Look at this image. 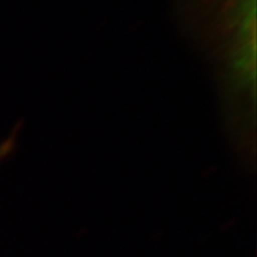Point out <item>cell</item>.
<instances>
[{"label":"cell","mask_w":257,"mask_h":257,"mask_svg":"<svg viewBox=\"0 0 257 257\" xmlns=\"http://www.w3.org/2000/svg\"><path fill=\"white\" fill-rule=\"evenodd\" d=\"M255 2L180 0L189 35L217 74L227 120L238 143L253 140Z\"/></svg>","instance_id":"1"}]
</instances>
